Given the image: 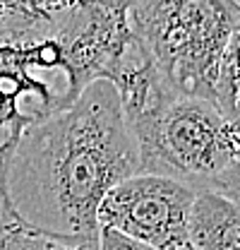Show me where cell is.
I'll return each mask as SVG.
<instances>
[{"label": "cell", "mask_w": 240, "mask_h": 250, "mask_svg": "<svg viewBox=\"0 0 240 250\" xmlns=\"http://www.w3.org/2000/svg\"><path fill=\"white\" fill-rule=\"evenodd\" d=\"M236 161H240V135H236Z\"/></svg>", "instance_id": "cell-11"}, {"label": "cell", "mask_w": 240, "mask_h": 250, "mask_svg": "<svg viewBox=\"0 0 240 250\" xmlns=\"http://www.w3.org/2000/svg\"><path fill=\"white\" fill-rule=\"evenodd\" d=\"M137 173L140 149L120 94L108 80H96L67 111L24 130L7 161L5 202L29 229L94 238L101 200Z\"/></svg>", "instance_id": "cell-1"}, {"label": "cell", "mask_w": 240, "mask_h": 250, "mask_svg": "<svg viewBox=\"0 0 240 250\" xmlns=\"http://www.w3.org/2000/svg\"><path fill=\"white\" fill-rule=\"evenodd\" d=\"M187 243L195 250H240V205L214 190H197Z\"/></svg>", "instance_id": "cell-5"}, {"label": "cell", "mask_w": 240, "mask_h": 250, "mask_svg": "<svg viewBox=\"0 0 240 250\" xmlns=\"http://www.w3.org/2000/svg\"><path fill=\"white\" fill-rule=\"evenodd\" d=\"M207 190H214V192H219V195H223V197L240 205V161H233L226 171H221L209 183Z\"/></svg>", "instance_id": "cell-8"}, {"label": "cell", "mask_w": 240, "mask_h": 250, "mask_svg": "<svg viewBox=\"0 0 240 250\" xmlns=\"http://www.w3.org/2000/svg\"><path fill=\"white\" fill-rule=\"evenodd\" d=\"M99 250H154L144 243H137L122 233L116 231H108V229H101L99 231Z\"/></svg>", "instance_id": "cell-9"}, {"label": "cell", "mask_w": 240, "mask_h": 250, "mask_svg": "<svg viewBox=\"0 0 240 250\" xmlns=\"http://www.w3.org/2000/svg\"><path fill=\"white\" fill-rule=\"evenodd\" d=\"M0 250H99V236L65 238L29 229L20 221H10L0 231Z\"/></svg>", "instance_id": "cell-7"}, {"label": "cell", "mask_w": 240, "mask_h": 250, "mask_svg": "<svg viewBox=\"0 0 240 250\" xmlns=\"http://www.w3.org/2000/svg\"><path fill=\"white\" fill-rule=\"evenodd\" d=\"M178 250H195V248H192V246L187 243V246H182V248H178Z\"/></svg>", "instance_id": "cell-12"}, {"label": "cell", "mask_w": 240, "mask_h": 250, "mask_svg": "<svg viewBox=\"0 0 240 250\" xmlns=\"http://www.w3.org/2000/svg\"><path fill=\"white\" fill-rule=\"evenodd\" d=\"M238 7L240 2L233 0H151L132 2L127 20L168 89L214 101Z\"/></svg>", "instance_id": "cell-3"}, {"label": "cell", "mask_w": 240, "mask_h": 250, "mask_svg": "<svg viewBox=\"0 0 240 250\" xmlns=\"http://www.w3.org/2000/svg\"><path fill=\"white\" fill-rule=\"evenodd\" d=\"M195 195L197 190L178 181L137 173L108 190L96 224L99 231H116L154 250H178L187 246Z\"/></svg>", "instance_id": "cell-4"}, {"label": "cell", "mask_w": 240, "mask_h": 250, "mask_svg": "<svg viewBox=\"0 0 240 250\" xmlns=\"http://www.w3.org/2000/svg\"><path fill=\"white\" fill-rule=\"evenodd\" d=\"M10 221H15L12 214H10V209H7V202H5V195L0 192V231L10 224Z\"/></svg>", "instance_id": "cell-10"}, {"label": "cell", "mask_w": 240, "mask_h": 250, "mask_svg": "<svg viewBox=\"0 0 240 250\" xmlns=\"http://www.w3.org/2000/svg\"><path fill=\"white\" fill-rule=\"evenodd\" d=\"M108 82L120 94L142 173L207 190L236 161V132L216 104L168 89L137 39Z\"/></svg>", "instance_id": "cell-2"}, {"label": "cell", "mask_w": 240, "mask_h": 250, "mask_svg": "<svg viewBox=\"0 0 240 250\" xmlns=\"http://www.w3.org/2000/svg\"><path fill=\"white\" fill-rule=\"evenodd\" d=\"M214 104L221 111L223 121L231 125V130L240 135V7L236 29L231 34V41L221 58L219 80L214 89Z\"/></svg>", "instance_id": "cell-6"}]
</instances>
